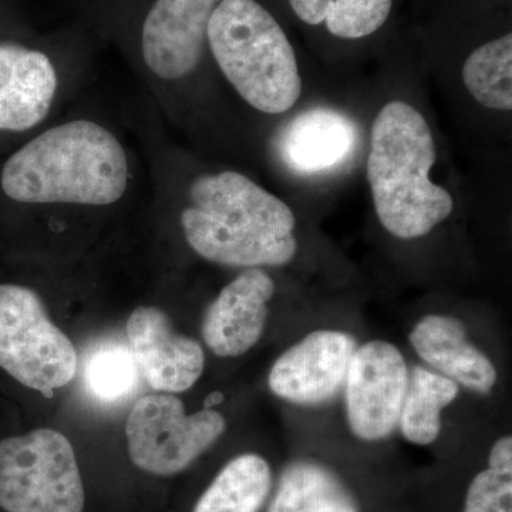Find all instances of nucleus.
Returning a JSON list of instances; mask_svg holds the SVG:
<instances>
[{
  "instance_id": "obj_1",
  "label": "nucleus",
  "mask_w": 512,
  "mask_h": 512,
  "mask_svg": "<svg viewBox=\"0 0 512 512\" xmlns=\"http://www.w3.org/2000/svg\"><path fill=\"white\" fill-rule=\"evenodd\" d=\"M181 214L188 245L202 258L231 268L291 262L295 215L284 201L235 171L201 175Z\"/></svg>"
},
{
  "instance_id": "obj_2",
  "label": "nucleus",
  "mask_w": 512,
  "mask_h": 512,
  "mask_svg": "<svg viewBox=\"0 0 512 512\" xmlns=\"http://www.w3.org/2000/svg\"><path fill=\"white\" fill-rule=\"evenodd\" d=\"M0 183L10 200L25 204H114L127 190L126 151L100 124L70 121L16 151Z\"/></svg>"
},
{
  "instance_id": "obj_3",
  "label": "nucleus",
  "mask_w": 512,
  "mask_h": 512,
  "mask_svg": "<svg viewBox=\"0 0 512 512\" xmlns=\"http://www.w3.org/2000/svg\"><path fill=\"white\" fill-rule=\"evenodd\" d=\"M437 151L426 119L403 101L386 104L372 127L367 180L380 224L393 237L430 234L453 212L450 192L431 183Z\"/></svg>"
},
{
  "instance_id": "obj_4",
  "label": "nucleus",
  "mask_w": 512,
  "mask_h": 512,
  "mask_svg": "<svg viewBox=\"0 0 512 512\" xmlns=\"http://www.w3.org/2000/svg\"><path fill=\"white\" fill-rule=\"evenodd\" d=\"M207 39L221 72L249 106L266 114L291 110L302 93L295 52L274 16L255 0H222Z\"/></svg>"
},
{
  "instance_id": "obj_5",
  "label": "nucleus",
  "mask_w": 512,
  "mask_h": 512,
  "mask_svg": "<svg viewBox=\"0 0 512 512\" xmlns=\"http://www.w3.org/2000/svg\"><path fill=\"white\" fill-rule=\"evenodd\" d=\"M0 508L83 512L82 476L64 434L39 429L0 440Z\"/></svg>"
},
{
  "instance_id": "obj_6",
  "label": "nucleus",
  "mask_w": 512,
  "mask_h": 512,
  "mask_svg": "<svg viewBox=\"0 0 512 512\" xmlns=\"http://www.w3.org/2000/svg\"><path fill=\"white\" fill-rule=\"evenodd\" d=\"M72 340L26 286L0 284V369L22 386L52 397L77 372Z\"/></svg>"
},
{
  "instance_id": "obj_7",
  "label": "nucleus",
  "mask_w": 512,
  "mask_h": 512,
  "mask_svg": "<svg viewBox=\"0 0 512 512\" xmlns=\"http://www.w3.org/2000/svg\"><path fill=\"white\" fill-rule=\"evenodd\" d=\"M227 429L224 416L211 409L185 413L171 394L141 397L128 416V454L141 470L174 476L197 460Z\"/></svg>"
},
{
  "instance_id": "obj_8",
  "label": "nucleus",
  "mask_w": 512,
  "mask_h": 512,
  "mask_svg": "<svg viewBox=\"0 0 512 512\" xmlns=\"http://www.w3.org/2000/svg\"><path fill=\"white\" fill-rule=\"evenodd\" d=\"M407 382L406 360L392 343L372 340L355 350L343 387L346 419L356 437L377 441L393 433Z\"/></svg>"
},
{
  "instance_id": "obj_9",
  "label": "nucleus",
  "mask_w": 512,
  "mask_h": 512,
  "mask_svg": "<svg viewBox=\"0 0 512 512\" xmlns=\"http://www.w3.org/2000/svg\"><path fill=\"white\" fill-rule=\"evenodd\" d=\"M356 339L339 330H316L285 350L269 372V389L295 404H322L345 386Z\"/></svg>"
},
{
  "instance_id": "obj_10",
  "label": "nucleus",
  "mask_w": 512,
  "mask_h": 512,
  "mask_svg": "<svg viewBox=\"0 0 512 512\" xmlns=\"http://www.w3.org/2000/svg\"><path fill=\"white\" fill-rule=\"evenodd\" d=\"M127 338L138 373L153 389L181 393L200 380L205 366L200 343L175 333L156 306H140L131 313Z\"/></svg>"
},
{
  "instance_id": "obj_11",
  "label": "nucleus",
  "mask_w": 512,
  "mask_h": 512,
  "mask_svg": "<svg viewBox=\"0 0 512 512\" xmlns=\"http://www.w3.org/2000/svg\"><path fill=\"white\" fill-rule=\"evenodd\" d=\"M214 0H157L143 26V56L151 72L175 80L200 63Z\"/></svg>"
},
{
  "instance_id": "obj_12",
  "label": "nucleus",
  "mask_w": 512,
  "mask_h": 512,
  "mask_svg": "<svg viewBox=\"0 0 512 512\" xmlns=\"http://www.w3.org/2000/svg\"><path fill=\"white\" fill-rule=\"evenodd\" d=\"M274 295V279L264 269H245L208 306L201 329L205 345L220 357L245 355L264 335Z\"/></svg>"
},
{
  "instance_id": "obj_13",
  "label": "nucleus",
  "mask_w": 512,
  "mask_h": 512,
  "mask_svg": "<svg viewBox=\"0 0 512 512\" xmlns=\"http://www.w3.org/2000/svg\"><path fill=\"white\" fill-rule=\"evenodd\" d=\"M359 128L346 114L315 107L293 117L278 138V154L289 171L305 177L333 173L348 163Z\"/></svg>"
},
{
  "instance_id": "obj_14",
  "label": "nucleus",
  "mask_w": 512,
  "mask_h": 512,
  "mask_svg": "<svg viewBox=\"0 0 512 512\" xmlns=\"http://www.w3.org/2000/svg\"><path fill=\"white\" fill-rule=\"evenodd\" d=\"M56 89V70L45 53L0 45V130L26 131L45 120Z\"/></svg>"
},
{
  "instance_id": "obj_15",
  "label": "nucleus",
  "mask_w": 512,
  "mask_h": 512,
  "mask_svg": "<svg viewBox=\"0 0 512 512\" xmlns=\"http://www.w3.org/2000/svg\"><path fill=\"white\" fill-rule=\"evenodd\" d=\"M409 340L421 360L457 384L481 394L490 393L497 384L493 362L470 342L466 326L454 316H424Z\"/></svg>"
},
{
  "instance_id": "obj_16",
  "label": "nucleus",
  "mask_w": 512,
  "mask_h": 512,
  "mask_svg": "<svg viewBox=\"0 0 512 512\" xmlns=\"http://www.w3.org/2000/svg\"><path fill=\"white\" fill-rule=\"evenodd\" d=\"M268 512H359V507L328 467L296 461L282 474Z\"/></svg>"
},
{
  "instance_id": "obj_17",
  "label": "nucleus",
  "mask_w": 512,
  "mask_h": 512,
  "mask_svg": "<svg viewBox=\"0 0 512 512\" xmlns=\"http://www.w3.org/2000/svg\"><path fill=\"white\" fill-rule=\"evenodd\" d=\"M460 387L454 380L414 367L409 375L400 409L399 424L404 439L417 446H429L441 431V413L457 399Z\"/></svg>"
},
{
  "instance_id": "obj_18",
  "label": "nucleus",
  "mask_w": 512,
  "mask_h": 512,
  "mask_svg": "<svg viewBox=\"0 0 512 512\" xmlns=\"http://www.w3.org/2000/svg\"><path fill=\"white\" fill-rule=\"evenodd\" d=\"M271 485L268 461L256 454H242L222 468L194 512H259Z\"/></svg>"
},
{
  "instance_id": "obj_19",
  "label": "nucleus",
  "mask_w": 512,
  "mask_h": 512,
  "mask_svg": "<svg viewBox=\"0 0 512 512\" xmlns=\"http://www.w3.org/2000/svg\"><path fill=\"white\" fill-rule=\"evenodd\" d=\"M463 82L474 99L488 109H512V35L474 50L463 67Z\"/></svg>"
},
{
  "instance_id": "obj_20",
  "label": "nucleus",
  "mask_w": 512,
  "mask_h": 512,
  "mask_svg": "<svg viewBox=\"0 0 512 512\" xmlns=\"http://www.w3.org/2000/svg\"><path fill=\"white\" fill-rule=\"evenodd\" d=\"M136 362L128 346L107 343L94 350L84 367V382L93 397L103 403L126 399L138 384Z\"/></svg>"
},
{
  "instance_id": "obj_21",
  "label": "nucleus",
  "mask_w": 512,
  "mask_h": 512,
  "mask_svg": "<svg viewBox=\"0 0 512 512\" xmlns=\"http://www.w3.org/2000/svg\"><path fill=\"white\" fill-rule=\"evenodd\" d=\"M392 5L393 0H333L326 26L340 39H362L382 28Z\"/></svg>"
},
{
  "instance_id": "obj_22",
  "label": "nucleus",
  "mask_w": 512,
  "mask_h": 512,
  "mask_svg": "<svg viewBox=\"0 0 512 512\" xmlns=\"http://www.w3.org/2000/svg\"><path fill=\"white\" fill-rule=\"evenodd\" d=\"M464 512H512V474L481 471L468 487Z\"/></svg>"
},
{
  "instance_id": "obj_23",
  "label": "nucleus",
  "mask_w": 512,
  "mask_h": 512,
  "mask_svg": "<svg viewBox=\"0 0 512 512\" xmlns=\"http://www.w3.org/2000/svg\"><path fill=\"white\" fill-rule=\"evenodd\" d=\"M333 0H289L293 12L308 25H320L325 22Z\"/></svg>"
},
{
  "instance_id": "obj_24",
  "label": "nucleus",
  "mask_w": 512,
  "mask_h": 512,
  "mask_svg": "<svg viewBox=\"0 0 512 512\" xmlns=\"http://www.w3.org/2000/svg\"><path fill=\"white\" fill-rule=\"evenodd\" d=\"M488 464L491 470L501 474H512V437L504 436L491 447Z\"/></svg>"
},
{
  "instance_id": "obj_25",
  "label": "nucleus",
  "mask_w": 512,
  "mask_h": 512,
  "mask_svg": "<svg viewBox=\"0 0 512 512\" xmlns=\"http://www.w3.org/2000/svg\"><path fill=\"white\" fill-rule=\"evenodd\" d=\"M214 2L221 3L222 0H214Z\"/></svg>"
}]
</instances>
